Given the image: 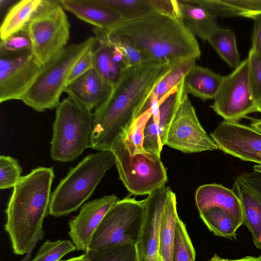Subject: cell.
Here are the masks:
<instances>
[{
    "label": "cell",
    "instance_id": "8992f818",
    "mask_svg": "<svg viewBox=\"0 0 261 261\" xmlns=\"http://www.w3.org/2000/svg\"><path fill=\"white\" fill-rule=\"evenodd\" d=\"M94 115L68 96L56 108L50 142L53 160L71 162L90 148Z\"/></svg>",
    "mask_w": 261,
    "mask_h": 261
},
{
    "label": "cell",
    "instance_id": "e575fe53",
    "mask_svg": "<svg viewBox=\"0 0 261 261\" xmlns=\"http://www.w3.org/2000/svg\"><path fill=\"white\" fill-rule=\"evenodd\" d=\"M21 172L17 160L10 156H0L1 189L14 188L21 179Z\"/></svg>",
    "mask_w": 261,
    "mask_h": 261
},
{
    "label": "cell",
    "instance_id": "6da1fadb",
    "mask_svg": "<svg viewBox=\"0 0 261 261\" xmlns=\"http://www.w3.org/2000/svg\"><path fill=\"white\" fill-rule=\"evenodd\" d=\"M171 67L148 60L122 69L110 95L93 113L90 148L110 150L117 139L126 137L155 88Z\"/></svg>",
    "mask_w": 261,
    "mask_h": 261
},
{
    "label": "cell",
    "instance_id": "603a6c76",
    "mask_svg": "<svg viewBox=\"0 0 261 261\" xmlns=\"http://www.w3.org/2000/svg\"><path fill=\"white\" fill-rule=\"evenodd\" d=\"M176 198L170 189L162 216L160 230V254L162 261H172L176 225L179 217Z\"/></svg>",
    "mask_w": 261,
    "mask_h": 261
},
{
    "label": "cell",
    "instance_id": "8fae6325",
    "mask_svg": "<svg viewBox=\"0 0 261 261\" xmlns=\"http://www.w3.org/2000/svg\"><path fill=\"white\" fill-rule=\"evenodd\" d=\"M211 106L224 120L238 122L256 112V102L250 85L247 58L228 75L224 76L221 87Z\"/></svg>",
    "mask_w": 261,
    "mask_h": 261
},
{
    "label": "cell",
    "instance_id": "3957f363",
    "mask_svg": "<svg viewBox=\"0 0 261 261\" xmlns=\"http://www.w3.org/2000/svg\"><path fill=\"white\" fill-rule=\"evenodd\" d=\"M54 177L52 167H40L22 176L14 187L6 209L5 229L14 254L30 253L43 239Z\"/></svg>",
    "mask_w": 261,
    "mask_h": 261
},
{
    "label": "cell",
    "instance_id": "ac0fdd59",
    "mask_svg": "<svg viewBox=\"0 0 261 261\" xmlns=\"http://www.w3.org/2000/svg\"><path fill=\"white\" fill-rule=\"evenodd\" d=\"M113 86L93 68L68 84L64 92L91 111L107 99Z\"/></svg>",
    "mask_w": 261,
    "mask_h": 261
},
{
    "label": "cell",
    "instance_id": "bcb514c9",
    "mask_svg": "<svg viewBox=\"0 0 261 261\" xmlns=\"http://www.w3.org/2000/svg\"><path fill=\"white\" fill-rule=\"evenodd\" d=\"M256 112L261 113V100L256 103Z\"/></svg>",
    "mask_w": 261,
    "mask_h": 261
},
{
    "label": "cell",
    "instance_id": "7c38bea8",
    "mask_svg": "<svg viewBox=\"0 0 261 261\" xmlns=\"http://www.w3.org/2000/svg\"><path fill=\"white\" fill-rule=\"evenodd\" d=\"M41 67L31 51L1 57L0 102L20 100L33 84Z\"/></svg>",
    "mask_w": 261,
    "mask_h": 261
},
{
    "label": "cell",
    "instance_id": "74e56055",
    "mask_svg": "<svg viewBox=\"0 0 261 261\" xmlns=\"http://www.w3.org/2000/svg\"><path fill=\"white\" fill-rule=\"evenodd\" d=\"M95 46V45L90 47L74 65L68 77L67 86L93 68V54Z\"/></svg>",
    "mask_w": 261,
    "mask_h": 261
},
{
    "label": "cell",
    "instance_id": "7bdbcfd3",
    "mask_svg": "<svg viewBox=\"0 0 261 261\" xmlns=\"http://www.w3.org/2000/svg\"><path fill=\"white\" fill-rule=\"evenodd\" d=\"M60 261H91L85 253L78 256L73 257L66 260Z\"/></svg>",
    "mask_w": 261,
    "mask_h": 261
},
{
    "label": "cell",
    "instance_id": "ba28073f",
    "mask_svg": "<svg viewBox=\"0 0 261 261\" xmlns=\"http://www.w3.org/2000/svg\"><path fill=\"white\" fill-rule=\"evenodd\" d=\"M70 27L59 1L43 0L27 27L32 43L31 53L40 66L67 46Z\"/></svg>",
    "mask_w": 261,
    "mask_h": 261
},
{
    "label": "cell",
    "instance_id": "5b68a950",
    "mask_svg": "<svg viewBox=\"0 0 261 261\" xmlns=\"http://www.w3.org/2000/svg\"><path fill=\"white\" fill-rule=\"evenodd\" d=\"M95 37L67 45L42 65L33 84L20 100L35 111L42 112L56 108L76 63L92 46Z\"/></svg>",
    "mask_w": 261,
    "mask_h": 261
},
{
    "label": "cell",
    "instance_id": "9a60e30c",
    "mask_svg": "<svg viewBox=\"0 0 261 261\" xmlns=\"http://www.w3.org/2000/svg\"><path fill=\"white\" fill-rule=\"evenodd\" d=\"M170 189L164 185L148 194L143 200L145 218L138 244L142 261H162L160 254V225Z\"/></svg>",
    "mask_w": 261,
    "mask_h": 261
},
{
    "label": "cell",
    "instance_id": "8d00e7d4",
    "mask_svg": "<svg viewBox=\"0 0 261 261\" xmlns=\"http://www.w3.org/2000/svg\"><path fill=\"white\" fill-rule=\"evenodd\" d=\"M247 58L250 85L257 103L261 100V58L250 49Z\"/></svg>",
    "mask_w": 261,
    "mask_h": 261
},
{
    "label": "cell",
    "instance_id": "52a82bcc",
    "mask_svg": "<svg viewBox=\"0 0 261 261\" xmlns=\"http://www.w3.org/2000/svg\"><path fill=\"white\" fill-rule=\"evenodd\" d=\"M110 150L114 154L120 179L135 195H144L165 185L166 169L161 156L145 151L130 153L123 138L117 139Z\"/></svg>",
    "mask_w": 261,
    "mask_h": 261
},
{
    "label": "cell",
    "instance_id": "2e32d148",
    "mask_svg": "<svg viewBox=\"0 0 261 261\" xmlns=\"http://www.w3.org/2000/svg\"><path fill=\"white\" fill-rule=\"evenodd\" d=\"M180 96L179 84L160 104L155 99L150 101L152 115L144 130L143 146L148 152L161 156L168 130L177 108Z\"/></svg>",
    "mask_w": 261,
    "mask_h": 261
},
{
    "label": "cell",
    "instance_id": "e0dca14e",
    "mask_svg": "<svg viewBox=\"0 0 261 261\" xmlns=\"http://www.w3.org/2000/svg\"><path fill=\"white\" fill-rule=\"evenodd\" d=\"M115 194L106 195L82 205L79 214L69 222L68 234L76 249L87 252L92 237L106 214L118 200Z\"/></svg>",
    "mask_w": 261,
    "mask_h": 261
},
{
    "label": "cell",
    "instance_id": "d4e9b609",
    "mask_svg": "<svg viewBox=\"0 0 261 261\" xmlns=\"http://www.w3.org/2000/svg\"><path fill=\"white\" fill-rule=\"evenodd\" d=\"M217 17H243L254 19L261 15V0H196Z\"/></svg>",
    "mask_w": 261,
    "mask_h": 261
},
{
    "label": "cell",
    "instance_id": "d6a6232c",
    "mask_svg": "<svg viewBox=\"0 0 261 261\" xmlns=\"http://www.w3.org/2000/svg\"><path fill=\"white\" fill-rule=\"evenodd\" d=\"M75 250L73 242L68 240H47L40 247L32 261H60L64 256Z\"/></svg>",
    "mask_w": 261,
    "mask_h": 261
},
{
    "label": "cell",
    "instance_id": "f35d334b",
    "mask_svg": "<svg viewBox=\"0 0 261 261\" xmlns=\"http://www.w3.org/2000/svg\"><path fill=\"white\" fill-rule=\"evenodd\" d=\"M150 2L155 11L180 19L178 0H150Z\"/></svg>",
    "mask_w": 261,
    "mask_h": 261
},
{
    "label": "cell",
    "instance_id": "b9f144b4",
    "mask_svg": "<svg viewBox=\"0 0 261 261\" xmlns=\"http://www.w3.org/2000/svg\"><path fill=\"white\" fill-rule=\"evenodd\" d=\"M230 261H261V255L258 256H246L239 259H230Z\"/></svg>",
    "mask_w": 261,
    "mask_h": 261
},
{
    "label": "cell",
    "instance_id": "30bf717a",
    "mask_svg": "<svg viewBox=\"0 0 261 261\" xmlns=\"http://www.w3.org/2000/svg\"><path fill=\"white\" fill-rule=\"evenodd\" d=\"M184 79L179 84V98L167 132L165 145L186 153L218 149L217 144L198 119L185 90Z\"/></svg>",
    "mask_w": 261,
    "mask_h": 261
},
{
    "label": "cell",
    "instance_id": "1f68e13d",
    "mask_svg": "<svg viewBox=\"0 0 261 261\" xmlns=\"http://www.w3.org/2000/svg\"><path fill=\"white\" fill-rule=\"evenodd\" d=\"M196 253L186 226L178 219L175 229L172 261H195Z\"/></svg>",
    "mask_w": 261,
    "mask_h": 261
},
{
    "label": "cell",
    "instance_id": "d590c367",
    "mask_svg": "<svg viewBox=\"0 0 261 261\" xmlns=\"http://www.w3.org/2000/svg\"><path fill=\"white\" fill-rule=\"evenodd\" d=\"M32 43L27 28L16 32L0 43L1 57L10 53H20L31 51Z\"/></svg>",
    "mask_w": 261,
    "mask_h": 261
},
{
    "label": "cell",
    "instance_id": "277c9868",
    "mask_svg": "<svg viewBox=\"0 0 261 261\" xmlns=\"http://www.w3.org/2000/svg\"><path fill=\"white\" fill-rule=\"evenodd\" d=\"M115 164V158L110 150L86 156L70 169L55 189L51 195L48 214L60 217L77 211Z\"/></svg>",
    "mask_w": 261,
    "mask_h": 261
},
{
    "label": "cell",
    "instance_id": "836d02e7",
    "mask_svg": "<svg viewBox=\"0 0 261 261\" xmlns=\"http://www.w3.org/2000/svg\"><path fill=\"white\" fill-rule=\"evenodd\" d=\"M151 115L152 110L150 108L135 120L127 136L122 137L131 154L134 155L145 151L143 146L144 130Z\"/></svg>",
    "mask_w": 261,
    "mask_h": 261
},
{
    "label": "cell",
    "instance_id": "4fadbf2b",
    "mask_svg": "<svg viewBox=\"0 0 261 261\" xmlns=\"http://www.w3.org/2000/svg\"><path fill=\"white\" fill-rule=\"evenodd\" d=\"M210 135L225 153L261 165V133L251 126L224 120Z\"/></svg>",
    "mask_w": 261,
    "mask_h": 261
},
{
    "label": "cell",
    "instance_id": "44dd1931",
    "mask_svg": "<svg viewBox=\"0 0 261 261\" xmlns=\"http://www.w3.org/2000/svg\"><path fill=\"white\" fill-rule=\"evenodd\" d=\"M180 20L189 30L203 41L219 27L217 16L196 0H178Z\"/></svg>",
    "mask_w": 261,
    "mask_h": 261
},
{
    "label": "cell",
    "instance_id": "83f0119b",
    "mask_svg": "<svg viewBox=\"0 0 261 261\" xmlns=\"http://www.w3.org/2000/svg\"><path fill=\"white\" fill-rule=\"evenodd\" d=\"M199 215L207 228L215 235L230 240L237 239L238 228L223 209L214 207L199 213Z\"/></svg>",
    "mask_w": 261,
    "mask_h": 261
},
{
    "label": "cell",
    "instance_id": "9c48e42d",
    "mask_svg": "<svg viewBox=\"0 0 261 261\" xmlns=\"http://www.w3.org/2000/svg\"><path fill=\"white\" fill-rule=\"evenodd\" d=\"M144 218L143 200H137L130 196L118 200L96 229L88 250H96L116 244L138 245Z\"/></svg>",
    "mask_w": 261,
    "mask_h": 261
},
{
    "label": "cell",
    "instance_id": "f546056e",
    "mask_svg": "<svg viewBox=\"0 0 261 261\" xmlns=\"http://www.w3.org/2000/svg\"><path fill=\"white\" fill-rule=\"evenodd\" d=\"M196 60L195 59L187 60L172 66L170 71L157 85L150 98L157 99L161 103L196 65Z\"/></svg>",
    "mask_w": 261,
    "mask_h": 261
},
{
    "label": "cell",
    "instance_id": "7402d4cb",
    "mask_svg": "<svg viewBox=\"0 0 261 261\" xmlns=\"http://www.w3.org/2000/svg\"><path fill=\"white\" fill-rule=\"evenodd\" d=\"M223 78L207 67L195 65L184 79L185 90L201 100L214 99Z\"/></svg>",
    "mask_w": 261,
    "mask_h": 261
},
{
    "label": "cell",
    "instance_id": "ffe728a7",
    "mask_svg": "<svg viewBox=\"0 0 261 261\" xmlns=\"http://www.w3.org/2000/svg\"><path fill=\"white\" fill-rule=\"evenodd\" d=\"M62 7L96 28L109 30L123 19L100 0H61Z\"/></svg>",
    "mask_w": 261,
    "mask_h": 261
},
{
    "label": "cell",
    "instance_id": "5bb4252c",
    "mask_svg": "<svg viewBox=\"0 0 261 261\" xmlns=\"http://www.w3.org/2000/svg\"><path fill=\"white\" fill-rule=\"evenodd\" d=\"M243 210L244 224L255 247L261 249V173L253 171L238 175L231 189Z\"/></svg>",
    "mask_w": 261,
    "mask_h": 261
},
{
    "label": "cell",
    "instance_id": "484cf974",
    "mask_svg": "<svg viewBox=\"0 0 261 261\" xmlns=\"http://www.w3.org/2000/svg\"><path fill=\"white\" fill-rule=\"evenodd\" d=\"M206 41L230 67L236 68L240 64L236 35L231 30L218 27Z\"/></svg>",
    "mask_w": 261,
    "mask_h": 261
},
{
    "label": "cell",
    "instance_id": "ab89813d",
    "mask_svg": "<svg viewBox=\"0 0 261 261\" xmlns=\"http://www.w3.org/2000/svg\"><path fill=\"white\" fill-rule=\"evenodd\" d=\"M254 27L251 36V49L261 58V15L253 19Z\"/></svg>",
    "mask_w": 261,
    "mask_h": 261
},
{
    "label": "cell",
    "instance_id": "60d3db41",
    "mask_svg": "<svg viewBox=\"0 0 261 261\" xmlns=\"http://www.w3.org/2000/svg\"><path fill=\"white\" fill-rule=\"evenodd\" d=\"M251 121L250 126L261 133V119L249 118Z\"/></svg>",
    "mask_w": 261,
    "mask_h": 261
},
{
    "label": "cell",
    "instance_id": "d6986e66",
    "mask_svg": "<svg viewBox=\"0 0 261 261\" xmlns=\"http://www.w3.org/2000/svg\"><path fill=\"white\" fill-rule=\"evenodd\" d=\"M195 201L199 213L218 207L225 211L239 228L243 224L244 216L241 202L231 189L217 184L200 186L196 192Z\"/></svg>",
    "mask_w": 261,
    "mask_h": 261
},
{
    "label": "cell",
    "instance_id": "cb8c5ba5",
    "mask_svg": "<svg viewBox=\"0 0 261 261\" xmlns=\"http://www.w3.org/2000/svg\"><path fill=\"white\" fill-rule=\"evenodd\" d=\"M42 2L43 0H22L13 6L1 24V40L25 29Z\"/></svg>",
    "mask_w": 261,
    "mask_h": 261
},
{
    "label": "cell",
    "instance_id": "f1b7e54d",
    "mask_svg": "<svg viewBox=\"0 0 261 261\" xmlns=\"http://www.w3.org/2000/svg\"><path fill=\"white\" fill-rule=\"evenodd\" d=\"M85 253L91 261H142L138 244L110 245Z\"/></svg>",
    "mask_w": 261,
    "mask_h": 261
},
{
    "label": "cell",
    "instance_id": "f6af8a7d",
    "mask_svg": "<svg viewBox=\"0 0 261 261\" xmlns=\"http://www.w3.org/2000/svg\"><path fill=\"white\" fill-rule=\"evenodd\" d=\"M253 170L255 171L261 173V165H255L253 166Z\"/></svg>",
    "mask_w": 261,
    "mask_h": 261
},
{
    "label": "cell",
    "instance_id": "4dcf8cb0",
    "mask_svg": "<svg viewBox=\"0 0 261 261\" xmlns=\"http://www.w3.org/2000/svg\"><path fill=\"white\" fill-rule=\"evenodd\" d=\"M122 17L123 20L134 19L155 11L150 0H100Z\"/></svg>",
    "mask_w": 261,
    "mask_h": 261
},
{
    "label": "cell",
    "instance_id": "7a4b0ae2",
    "mask_svg": "<svg viewBox=\"0 0 261 261\" xmlns=\"http://www.w3.org/2000/svg\"><path fill=\"white\" fill-rule=\"evenodd\" d=\"M101 30L107 38L127 43L150 60L171 66L201 56L196 37L183 22L156 11Z\"/></svg>",
    "mask_w": 261,
    "mask_h": 261
},
{
    "label": "cell",
    "instance_id": "ee69618b",
    "mask_svg": "<svg viewBox=\"0 0 261 261\" xmlns=\"http://www.w3.org/2000/svg\"><path fill=\"white\" fill-rule=\"evenodd\" d=\"M208 261H230L229 259L222 258L218 255L215 254Z\"/></svg>",
    "mask_w": 261,
    "mask_h": 261
},
{
    "label": "cell",
    "instance_id": "4316f807",
    "mask_svg": "<svg viewBox=\"0 0 261 261\" xmlns=\"http://www.w3.org/2000/svg\"><path fill=\"white\" fill-rule=\"evenodd\" d=\"M98 46L93 54V68L106 80L114 84L121 69L113 60L110 45L102 37L95 35Z\"/></svg>",
    "mask_w": 261,
    "mask_h": 261
}]
</instances>
